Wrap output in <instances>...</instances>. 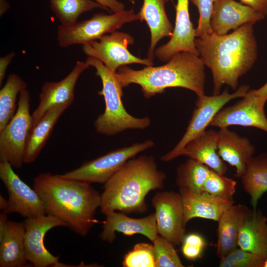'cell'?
Here are the masks:
<instances>
[{"label":"cell","mask_w":267,"mask_h":267,"mask_svg":"<svg viewBox=\"0 0 267 267\" xmlns=\"http://www.w3.org/2000/svg\"><path fill=\"white\" fill-rule=\"evenodd\" d=\"M86 62L95 69L96 75L102 83V89L98 94L103 97L104 112L99 115L94 123L96 131L99 134L112 136L127 130H143L151 124L149 117L136 118L129 114L122 102L123 88L116 72L108 68L100 60L88 57Z\"/></svg>","instance_id":"5"},{"label":"cell","mask_w":267,"mask_h":267,"mask_svg":"<svg viewBox=\"0 0 267 267\" xmlns=\"http://www.w3.org/2000/svg\"><path fill=\"white\" fill-rule=\"evenodd\" d=\"M265 18L252 7L235 0H217L213 7L211 27L213 32L222 35L247 23H256Z\"/></svg>","instance_id":"18"},{"label":"cell","mask_w":267,"mask_h":267,"mask_svg":"<svg viewBox=\"0 0 267 267\" xmlns=\"http://www.w3.org/2000/svg\"><path fill=\"white\" fill-rule=\"evenodd\" d=\"M211 169L191 158L180 164L177 169L176 183L179 189L202 192L203 185Z\"/></svg>","instance_id":"29"},{"label":"cell","mask_w":267,"mask_h":267,"mask_svg":"<svg viewBox=\"0 0 267 267\" xmlns=\"http://www.w3.org/2000/svg\"><path fill=\"white\" fill-rule=\"evenodd\" d=\"M255 152V146L246 137L228 128H220L218 131V154L223 161L235 168L236 177L240 178L244 174L247 163Z\"/></svg>","instance_id":"20"},{"label":"cell","mask_w":267,"mask_h":267,"mask_svg":"<svg viewBox=\"0 0 267 267\" xmlns=\"http://www.w3.org/2000/svg\"><path fill=\"white\" fill-rule=\"evenodd\" d=\"M69 106L64 104L51 108L31 129L26 145L24 160L25 164L32 163L36 160L58 120Z\"/></svg>","instance_id":"26"},{"label":"cell","mask_w":267,"mask_h":267,"mask_svg":"<svg viewBox=\"0 0 267 267\" xmlns=\"http://www.w3.org/2000/svg\"><path fill=\"white\" fill-rule=\"evenodd\" d=\"M137 20H140V15L132 8L111 14L96 13L88 20L77 21L69 26L59 25L56 32L57 43L61 47L84 45L116 31L126 23Z\"/></svg>","instance_id":"6"},{"label":"cell","mask_w":267,"mask_h":267,"mask_svg":"<svg viewBox=\"0 0 267 267\" xmlns=\"http://www.w3.org/2000/svg\"><path fill=\"white\" fill-rule=\"evenodd\" d=\"M218 132L205 130L184 146L180 156L195 160L216 172L224 175L227 167L218 152Z\"/></svg>","instance_id":"22"},{"label":"cell","mask_w":267,"mask_h":267,"mask_svg":"<svg viewBox=\"0 0 267 267\" xmlns=\"http://www.w3.org/2000/svg\"><path fill=\"white\" fill-rule=\"evenodd\" d=\"M238 246L267 258V217L261 211L251 210L240 231Z\"/></svg>","instance_id":"25"},{"label":"cell","mask_w":267,"mask_h":267,"mask_svg":"<svg viewBox=\"0 0 267 267\" xmlns=\"http://www.w3.org/2000/svg\"><path fill=\"white\" fill-rule=\"evenodd\" d=\"M10 8L7 0H0V16H2Z\"/></svg>","instance_id":"41"},{"label":"cell","mask_w":267,"mask_h":267,"mask_svg":"<svg viewBox=\"0 0 267 267\" xmlns=\"http://www.w3.org/2000/svg\"><path fill=\"white\" fill-rule=\"evenodd\" d=\"M102 231L99 238L103 241L112 243L116 232L127 236L139 234L146 237L152 242L159 235L155 213L142 218L128 217L124 213L111 211L106 213Z\"/></svg>","instance_id":"17"},{"label":"cell","mask_w":267,"mask_h":267,"mask_svg":"<svg viewBox=\"0 0 267 267\" xmlns=\"http://www.w3.org/2000/svg\"><path fill=\"white\" fill-rule=\"evenodd\" d=\"M249 90L248 85H243L232 93H228L226 89L218 95L197 97L195 108L185 133L175 147L163 155L160 159L167 162L180 156L185 145L206 130L213 118L226 103L233 99L243 97Z\"/></svg>","instance_id":"9"},{"label":"cell","mask_w":267,"mask_h":267,"mask_svg":"<svg viewBox=\"0 0 267 267\" xmlns=\"http://www.w3.org/2000/svg\"><path fill=\"white\" fill-rule=\"evenodd\" d=\"M234 104L221 109L210 126L220 128L231 126L255 127L267 133V117L265 111L266 100L250 89Z\"/></svg>","instance_id":"12"},{"label":"cell","mask_w":267,"mask_h":267,"mask_svg":"<svg viewBox=\"0 0 267 267\" xmlns=\"http://www.w3.org/2000/svg\"><path fill=\"white\" fill-rule=\"evenodd\" d=\"M154 145L151 140L136 142L119 148L93 160L85 162L79 167L60 175L61 177L88 182L104 184L129 159Z\"/></svg>","instance_id":"8"},{"label":"cell","mask_w":267,"mask_h":267,"mask_svg":"<svg viewBox=\"0 0 267 267\" xmlns=\"http://www.w3.org/2000/svg\"><path fill=\"white\" fill-rule=\"evenodd\" d=\"M205 66L198 55L181 51L175 54L162 66L134 70L125 65L119 68L116 74L122 88L132 84L138 85L146 98L174 87L189 89L201 97L205 95Z\"/></svg>","instance_id":"4"},{"label":"cell","mask_w":267,"mask_h":267,"mask_svg":"<svg viewBox=\"0 0 267 267\" xmlns=\"http://www.w3.org/2000/svg\"><path fill=\"white\" fill-rule=\"evenodd\" d=\"M30 103V93L24 90L19 94L15 115L0 132V161L6 160L16 169L24 163L27 140L32 127Z\"/></svg>","instance_id":"7"},{"label":"cell","mask_w":267,"mask_h":267,"mask_svg":"<svg viewBox=\"0 0 267 267\" xmlns=\"http://www.w3.org/2000/svg\"><path fill=\"white\" fill-rule=\"evenodd\" d=\"M181 244L183 255L191 261H195L201 257L206 245L204 238L196 233L185 235Z\"/></svg>","instance_id":"36"},{"label":"cell","mask_w":267,"mask_h":267,"mask_svg":"<svg viewBox=\"0 0 267 267\" xmlns=\"http://www.w3.org/2000/svg\"><path fill=\"white\" fill-rule=\"evenodd\" d=\"M134 42L129 34L116 31L83 45V50L88 57L100 60L114 72L120 67L131 64L153 66V61L147 57L142 59L129 51L128 47Z\"/></svg>","instance_id":"10"},{"label":"cell","mask_w":267,"mask_h":267,"mask_svg":"<svg viewBox=\"0 0 267 267\" xmlns=\"http://www.w3.org/2000/svg\"><path fill=\"white\" fill-rule=\"evenodd\" d=\"M8 201L1 194L0 195V209L2 211H5L8 207Z\"/></svg>","instance_id":"42"},{"label":"cell","mask_w":267,"mask_h":267,"mask_svg":"<svg viewBox=\"0 0 267 267\" xmlns=\"http://www.w3.org/2000/svg\"><path fill=\"white\" fill-rule=\"evenodd\" d=\"M102 5L105 10L117 13L125 9V4L118 0H93Z\"/></svg>","instance_id":"37"},{"label":"cell","mask_w":267,"mask_h":267,"mask_svg":"<svg viewBox=\"0 0 267 267\" xmlns=\"http://www.w3.org/2000/svg\"><path fill=\"white\" fill-rule=\"evenodd\" d=\"M266 257L238 247L220 260V267H263Z\"/></svg>","instance_id":"32"},{"label":"cell","mask_w":267,"mask_h":267,"mask_svg":"<svg viewBox=\"0 0 267 267\" xmlns=\"http://www.w3.org/2000/svg\"><path fill=\"white\" fill-rule=\"evenodd\" d=\"M122 265L124 267H156L153 244L137 243L124 256Z\"/></svg>","instance_id":"33"},{"label":"cell","mask_w":267,"mask_h":267,"mask_svg":"<svg viewBox=\"0 0 267 267\" xmlns=\"http://www.w3.org/2000/svg\"><path fill=\"white\" fill-rule=\"evenodd\" d=\"M250 211L245 205L233 204L225 210L217 222L216 255L220 260L238 247L239 232Z\"/></svg>","instance_id":"21"},{"label":"cell","mask_w":267,"mask_h":267,"mask_svg":"<svg viewBox=\"0 0 267 267\" xmlns=\"http://www.w3.org/2000/svg\"><path fill=\"white\" fill-rule=\"evenodd\" d=\"M236 181L224 176L211 169L202 191L213 195L226 199H233L236 191Z\"/></svg>","instance_id":"31"},{"label":"cell","mask_w":267,"mask_h":267,"mask_svg":"<svg viewBox=\"0 0 267 267\" xmlns=\"http://www.w3.org/2000/svg\"><path fill=\"white\" fill-rule=\"evenodd\" d=\"M217 0H190L198 9L199 14L198 24L195 29V36L204 38L213 32L211 27V20L213 7Z\"/></svg>","instance_id":"35"},{"label":"cell","mask_w":267,"mask_h":267,"mask_svg":"<svg viewBox=\"0 0 267 267\" xmlns=\"http://www.w3.org/2000/svg\"><path fill=\"white\" fill-rule=\"evenodd\" d=\"M129 2L132 4H134L136 0H127Z\"/></svg>","instance_id":"44"},{"label":"cell","mask_w":267,"mask_h":267,"mask_svg":"<svg viewBox=\"0 0 267 267\" xmlns=\"http://www.w3.org/2000/svg\"><path fill=\"white\" fill-rule=\"evenodd\" d=\"M52 11L60 25L69 26L77 22L85 12L96 8H105L93 0H49Z\"/></svg>","instance_id":"30"},{"label":"cell","mask_w":267,"mask_h":267,"mask_svg":"<svg viewBox=\"0 0 267 267\" xmlns=\"http://www.w3.org/2000/svg\"><path fill=\"white\" fill-rule=\"evenodd\" d=\"M24 247L26 258L35 267H54L59 262V257L52 255L45 248L44 237L48 231L67 224L58 218L49 215L26 218Z\"/></svg>","instance_id":"14"},{"label":"cell","mask_w":267,"mask_h":267,"mask_svg":"<svg viewBox=\"0 0 267 267\" xmlns=\"http://www.w3.org/2000/svg\"><path fill=\"white\" fill-rule=\"evenodd\" d=\"M26 83L15 73L9 74L0 90V132L15 115L18 95L27 89Z\"/></svg>","instance_id":"28"},{"label":"cell","mask_w":267,"mask_h":267,"mask_svg":"<svg viewBox=\"0 0 267 267\" xmlns=\"http://www.w3.org/2000/svg\"><path fill=\"white\" fill-rule=\"evenodd\" d=\"M155 209L159 235L174 245H180L185 236L184 210L180 193L173 191L157 192L151 200Z\"/></svg>","instance_id":"13"},{"label":"cell","mask_w":267,"mask_h":267,"mask_svg":"<svg viewBox=\"0 0 267 267\" xmlns=\"http://www.w3.org/2000/svg\"><path fill=\"white\" fill-rule=\"evenodd\" d=\"M166 176L159 170L153 156L141 155L127 161L104 184L100 211L141 214L148 210L145 198L152 190L164 187Z\"/></svg>","instance_id":"3"},{"label":"cell","mask_w":267,"mask_h":267,"mask_svg":"<svg viewBox=\"0 0 267 267\" xmlns=\"http://www.w3.org/2000/svg\"><path fill=\"white\" fill-rule=\"evenodd\" d=\"M240 178L244 191L250 196L253 209H256L259 199L267 192V152L252 157Z\"/></svg>","instance_id":"27"},{"label":"cell","mask_w":267,"mask_h":267,"mask_svg":"<svg viewBox=\"0 0 267 267\" xmlns=\"http://www.w3.org/2000/svg\"><path fill=\"white\" fill-rule=\"evenodd\" d=\"M189 0H177L176 21L170 40L155 50V56L162 62H167L176 53L185 51L199 56L195 44V29L190 18Z\"/></svg>","instance_id":"16"},{"label":"cell","mask_w":267,"mask_h":267,"mask_svg":"<svg viewBox=\"0 0 267 267\" xmlns=\"http://www.w3.org/2000/svg\"><path fill=\"white\" fill-rule=\"evenodd\" d=\"M169 0H143L138 12L140 20H145L149 28L151 40L147 57L153 61L155 47L165 37H171L174 27L170 21L165 9Z\"/></svg>","instance_id":"23"},{"label":"cell","mask_w":267,"mask_h":267,"mask_svg":"<svg viewBox=\"0 0 267 267\" xmlns=\"http://www.w3.org/2000/svg\"><path fill=\"white\" fill-rule=\"evenodd\" d=\"M89 67L86 61H77L71 72L62 80L46 82L43 85L39 105L32 114V128L51 108L64 104L70 106L74 99L76 83L82 73Z\"/></svg>","instance_id":"15"},{"label":"cell","mask_w":267,"mask_h":267,"mask_svg":"<svg viewBox=\"0 0 267 267\" xmlns=\"http://www.w3.org/2000/svg\"><path fill=\"white\" fill-rule=\"evenodd\" d=\"M15 56L14 52H11L0 58V86L5 77L6 69Z\"/></svg>","instance_id":"39"},{"label":"cell","mask_w":267,"mask_h":267,"mask_svg":"<svg viewBox=\"0 0 267 267\" xmlns=\"http://www.w3.org/2000/svg\"><path fill=\"white\" fill-rule=\"evenodd\" d=\"M0 178L8 195V206L3 212L7 215L18 213L25 218L46 215L42 200L36 191L24 182L6 160L0 161Z\"/></svg>","instance_id":"11"},{"label":"cell","mask_w":267,"mask_h":267,"mask_svg":"<svg viewBox=\"0 0 267 267\" xmlns=\"http://www.w3.org/2000/svg\"><path fill=\"white\" fill-rule=\"evenodd\" d=\"M33 188L43 202L45 214L65 222L80 236H87L98 222L95 215L100 207L101 194L90 183L46 172L34 178Z\"/></svg>","instance_id":"2"},{"label":"cell","mask_w":267,"mask_h":267,"mask_svg":"<svg viewBox=\"0 0 267 267\" xmlns=\"http://www.w3.org/2000/svg\"><path fill=\"white\" fill-rule=\"evenodd\" d=\"M255 23H247L228 34L212 32L195 39L199 56L212 72L213 95L220 94L224 85L236 90L239 78L253 66L258 57Z\"/></svg>","instance_id":"1"},{"label":"cell","mask_w":267,"mask_h":267,"mask_svg":"<svg viewBox=\"0 0 267 267\" xmlns=\"http://www.w3.org/2000/svg\"><path fill=\"white\" fill-rule=\"evenodd\" d=\"M186 225L192 219L202 218L218 222L222 213L234 204L233 199H226L206 192H196L179 189Z\"/></svg>","instance_id":"19"},{"label":"cell","mask_w":267,"mask_h":267,"mask_svg":"<svg viewBox=\"0 0 267 267\" xmlns=\"http://www.w3.org/2000/svg\"><path fill=\"white\" fill-rule=\"evenodd\" d=\"M240 2L248 5L265 17L267 15V0H240Z\"/></svg>","instance_id":"38"},{"label":"cell","mask_w":267,"mask_h":267,"mask_svg":"<svg viewBox=\"0 0 267 267\" xmlns=\"http://www.w3.org/2000/svg\"><path fill=\"white\" fill-rule=\"evenodd\" d=\"M263 267H267V257L265 261Z\"/></svg>","instance_id":"43"},{"label":"cell","mask_w":267,"mask_h":267,"mask_svg":"<svg viewBox=\"0 0 267 267\" xmlns=\"http://www.w3.org/2000/svg\"><path fill=\"white\" fill-rule=\"evenodd\" d=\"M256 94L267 101V82L258 89H255Z\"/></svg>","instance_id":"40"},{"label":"cell","mask_w":267,"mask_h":267,"mask_svg":"<svg viewBox=\"0 0 267 267\" xmlns=\"http://www.w3.org/2000/svg\"><path fill=\"white\" fill-rule=\"evenodd\" d=\"M156 267H183L174 245L164 237L158 235L153 242Z\"/></svg>","instance_id":"34"},{"label":"cell","mask_w":267,"mask_h":267,"mask_svg":"<svg viewBox=\"0 0 267 267\" xmlns=\"http://www.w3.org/2000/svg\"><path fill=\"white\" fill-rule=\"evenodd\" d=\"M24 238V222L8 220L0 236V267L26 266Z\"/></svg>","instance_id":"24"}]
</instances>
